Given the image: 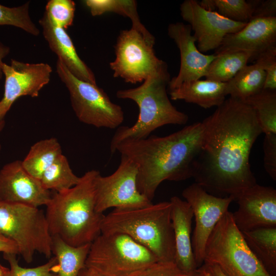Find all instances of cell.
<instances>
[{"label": "cell", "instance_id": "6da1fadb", "mask_svg": "<svg viewBox=\"0 0 276 276\" xmlns=\"http://www.w3.org/2000/svg\"><path fill=\"white\" fill-rule=\"evenodd\" d=\"M202 123L201 149L192 177L207 192L234 199L257 183L249 155L262 131L255 111L245 102L229 97Z\"/></svg>", "mask_w": 276, "mask_h": 276}, {"label": "cell", "instance_id": "7a4b0ae2", "mask_svg": "<svg viewBox=\"0 0 276 276\" xmlns=\"http://www.w3.org/2000/svg\"><path fill=\"white\" fill-rule=\"evenodd\" d=\"M203 132L202 122L195 123L165 136L150 135L122 142L116 146L115 152L136 164L137 190L152 201L163 181H178L193 177Z\"/></svg>", "mask_w": 276, "mask_h": 276}, {"label": "cell", "instance_id": "3957f363", "mask_svg": "<svg viewBox=\"0 0 276 276\" xmlns=\"http://www.w3.org/2000/svg\"><path fill=\"white\" fill-rule=\"evenodd\" d=\"M99 172L88 171L74 187L52 194L45 212L52 237L79 246L91 244L101 234L105 215L96 209L95 179Z\"/></svg>", "mask_w": 276, "mask_h": 276}, {"label": "cell", "instance_id": "277c9868", "mask_svg": "<svg viewBox=\"0 0 276 276\" xmlns=\"http://www.w3.org/2000/svg\"><path fill=\"white\" fill-rule=\"evenodd\" d=\"M170 81L167 67L148 76L139 86L117 92V98L135 102L139 108V114L132 126L117 129L110 143L112 154L122 142L146 139L164 125L186 124L188 116L178 110L168 97L166 86Z\"/></svg>", "mask_w": 276, "mask_h": 276}, {"label": "cell", "instance_id": "5b68a950", "mask_svg": "<svg viewBox=\"0 0 276 276\" xmlns=\"http://www.w3.org/2000/svg\"><path fill=\"white\" fill-rule=\"evenodd\" d=\"M113 232L129 236L152 252L158 261H174L170 201L132 209H114L105 215L101 233Z\"/></svg>", "mask_w": 276, "mask_h": 276}, {"label": "cell", "instance_id": "8992f818", "mask_svg": "<svg viewBox=\"0 0 276 276\" xmlns=\"http://www.w3.org/2000/svg\"><path fill=\"white\" fill-rule=\"evenodd\" d=\"M203 263L217 265L227 276H271L247 245L228 211L207 240Z\"/></svg>", "mask_w": 276, "mask_h": 276}, {"label": "cell", "instance_id": "52a82bcc", "mask_svg": "<svg viewBox=\"0 0 276 276\" xmlns=\"http://www.w3.org/2000/svg\"><path fill=\"white\" fill-rule=\"evenodd\" d=\"M0 235L16 244L27 263L36 253L51 258L52 236L45 212L39 208L0 200Z\"/></svg>", "mask_w": 276, "mask_h": 276}, {"label": "cell", "instance_id": "ba28073f", "mask_svg": "<svg viewBox=\"0 0 276 276\" xmlns=\"http://www.w3.org/2000/svg\"><path fill=\"white\" fill-rule=\"evenodd\" d=\"M158 261L126 234L101 233L90 244L85 266L103 276H129Z\"/></svg>", "mask_w": 276, "mask_h": 276}, {"label": "cell", "instance_id": "9c48e42d", "mask_svg": "<svg viewBox=\"0 0 276 276\" xmlns=\"http://www.w3.org/2000/svg\"><path fill=\"white\" fill-rule=\"evenodd\" d=\"M56 68L69 92L72 107L81 122L109 129L121 125L124 118L122 107L113 103L102 88L77 78L58 59Z\"/></svg>", "mask_w": 276, "mask_h": 276}, {"label": "cell", "instance_id": "30bf717a", "mask_svg": "<svg viewBox=\"0 0 276 276\" xmlns=\"http://www.w3.org/2000/svg\"><path fill=\"white\" fill-rule=\"evenodd\" d=\"M154 43L152 35L145 34L134 27L121 31L115 45L116 58L109 63L113 77L135 84L168 67L155 55Z\"/></svg>", "mask_w": 276, "mask_h": 276}, {"label": "cell", "instance_id": "8fae6325", "mask_svg": "<svg viewBox=\"0 0 276 276\" xmlns=\"http://www.w3.org/2000/svg\"><path fill=\"white\" fill-rule=\"evenodd\" d=\"M137 173L136 164L122 154L120 165L112 174L103 176L99 172L95 179L96 211L103 213L111 208L132 209L152 203L137 190Z\"/></svg>", "mask_w": 276, "mask_h": 276}, {"label": "cell", "instance_id": "7c38bea8", "mask_svg": "<svg viewBox=\"0 0 276 276\" xmlns=\"http://www.w3.org/2000/svg\"><path fill=\"white\" fill-rule=\"evenodd\" d=\"M182 195L191 207L195 218L192 244L198 267L203 263L205 245L210 235L221 218L228 211L234 199L231 196H214L195 182L185 189Z\"/></svg>", "mask_w": 276, "mask_h": 276}, {"label": "cell", "instance_id": "4fadbf2b", "mask_svg": "<svg viewBox=\"0 0 276 276\" xmlns=\"http://www.w3.org/2000/svg\"><path fill=\"white\" fill-rule=\"evenodd\" d=\"M4 92L0 100V119H4L13 104L19 98L37 97L40 90L50 81L53 72L47 63H30L12 59L3 64Z\"/></svg>", "mask_w": 276, "mask_h": 276}, {"label": "cell", "instance_id": "5bb4252c", "mask_svg": "<svg viewBox=\"0 0 276 276\" xmlns=\"http://www.w3.org/2000/svg\"><path fill=\"white\" fill-rule=\"evenodd\" d=\"M180 12L194 32L197 48L202 53L217 50L226 35L240 31L247 23L234 21L216 11L206 10L196 0L183 1Z\"/></svg>", "mask_w": 276, "mask_h": 276}, {"label": "cell", "instance_id": "9a60e30c", "mask_svg": "<svg viewBox=\"0 0 276 276\" xmlns=\"http://www.w3.org/2000/svg\"><path fill=\"white\" fill-rule=\"evenodd\" d=\"M234 200L239 208L232 214L240 231L276 227V190L273 187L256 183L238 194Z\"/></svg>", "mask_w": 276, "mask_h": 276}, {"label": "cell", "instance_id": "2e32d148", "mask_svg": "<svg viewBox=\"0 0 276 276\" xmlns=\"http://www.w3.org/2000/svg\"><path fill=\"white\" fill-rule=\"evenodd\" d=\"M52 195L26 171L21 160L9 162L0 170V200L39 208L46 206Z\"/></svg>", "mask_w": 276, "mask_h": 276}, {"label": "cell", "instance_id": "e0dca14e", "mask_svg": "<svg viewBox=\"0 0 276 276\" xmlns=\"http://www.w3.org/2000/svg\"><path fill=\"white\" fill-rule=\"evenodd\" d=\"M190 25L181 22L170 24L168 34L176 43L180 52V65L177 75L169 83L172 90L184 83L200 79L205 77L208 68L217 55H205L196 45V40L192 34Z\"/></svg>", "mask_w": 276, "mask_h": 276}, {"label": "cell", "instance_id": "ac0fdd59", "mask_svg": "<svg viewBox=\"0 0 276 276\" xmlns=\"http://www.w3.org/2000/svg\"><path fill=\"white\" fill-rule=\"evenodd\" d=\"M276 47V17L254 18L240 31L226 35L215 54L229 51H244L253 54L252 59Z\"/></svg>", "mask_w": 276, "mask_h": 276}, {"label": "cell", "instance_id": "d6986e66", "mask_svg": "<svg viewBox=\"0 0 276 276\" xmlns=\"http://www.w3.org/2000/svg\"><path fill=\"white\" fill-rule=\"evenodd\" d=\"M39 23L49 48L67 70L76 77L97 84L94 74L78 56L73 42L65 30L54 25L44 12Z\"/></svg>", "mask_w": 276, "mask_h": 276}, {"label": "cell", "instance_id": "ffe728a7", "mask_svg": "<svg viewBox=\"0 0 276 276\" xmlns=\"http://www.w3.org/2000/svg\"><path fill=\"white\" fill-rule=\"evenodd\" d=\"M170 202L175 244L174 262L183 270H194L198 267L192 244V209L186 201L177 196L172 197Z\"/></svg>", "mask_w": 276, "mask_h": 276}, {"label": "cell", "instance_id": "44dd1931", "mask_svg": "<svg viewBox=\"0 0 276 276\" xmlns=\"http://www.w3.org/2000/svg\"><path fill=\"white\" fill-rule=\"evenodd\" d=\"M226 83L197 80L182 84L170 90L173 100H183L205 108L220 106L225 100Z\"/></svg>", "mask_w": 276, "mask_h": 276}, {"label": "cell", "instance_id": "7402d4cb", "mask_svg": "<svg viewBox=\"0 0 276 276\" xmlns=\"http://www.w3.org/2000/svg\"><path fill=\"white\" fill-rule=\"evenodd\" d=\"M257 258L271 276H276V227L241 232Z\"/></svg>", "mask_w": 276, "mask_h": 276}, {"label": "cell", "instance_id": "603a6c76", "mask_svg": "<svg viewBox=\"0 0 276 276\" xmlns=\"http://www.w3.org/2000/svg\"><path fill=\"white\" fill-rule=\"evenodd\" d=\"M265 77V71L259 63L247 64L226 82V94L244 101L263 90Z\"/></svg>", "mask_w": 276, "mask_h": 276}, {"label": "cell", "instance_id": "cb8c5ba5", "mask_svg": "<svg viewBox=\"0 0 276 276\" xmlns=\"http://www.w3.org/2000/svg\"><path fill=\"white\" fill-rule=\"evenodd\" d=\"M62 154L61 147L57 139H45L31 147L21 163L29 174L40 181L44 172Z\"/></svg>", "mask_w": 276, "mask_h": 276}, {"label": "cell", "instance_id": "d4e9b609", "mask_svg": "<svg viewBox=\"0 0 276 276\" xmlns=\"http://www.w3.org/2000/svg\"><path fill=\"white\" fill-rule=\"evenodd\" d=\"M90 244L73 246L52 237V253L57 261V276H78L85 266Z\"/></svg>", "mask_w": 276, "mask_h": 276}, {"label": "cell", "instance_id": "484cf974", "mask_svg": "<svg viewBox=\"0 0 276 276\" xmlns=\"http://www.w3.org/2000/svg\"><path fill=\"white\" fill-rule=\"evenodd\" d=\"M210 63L205 80L226 83L231 80L253 58L250 52L229 51L216 54Z\"/></svg>", "mask_w": 276, "mask_h": 276}, {"label": "cell", "instance_id": "4316f807", "mask_svg": "<svg viewBox=\"0 0 276 276\" xmlns=\"http://www.w3.org/2000/svg\"><path fill=\"white\" fill-rule=\"evenodd\" d=\"M80 178L73 172L66 157L62 154L44 172L40 181L46 190L60 192L75 186Z\"/></svg>", "mask_w": 276, "mask_h": 276}, {"label": "cell", "instance_id": "83f0119b", "mask_svg": "<svg viewBox=\"0 0 276 276\" xmlns=\"http://www.w3.org/2000/svg\"><path fill=\"white\" fill-rule=\"evenodd\" d=\"M243 102L254 110L262 132L276 134V90H263Z\"/></svg>", "mask_w": 276, "mask_h": 276}, {"label": "cell", "instance_id": "f1b7e54d", "mask_svg": "<svg viewBox=\"0 0 276 276\" xmlns=\"http://www.w3.org/2000/svg\"><path fill=\"white\" fill-rule=\"evenodd\" d=\"M84 4L93 16L113 12L129 17L132 27L143 33L149 31L141 23L137 11V4L133 0H86Z\"/></svg>", "mask_w": 276, "mask_h": 276}, {"label": "cell", "instance_id": "f546056e", "mask_svg": "<svg viewBox=\"0 0 276 276\" xmlns=\"http://www.w3.org/2000/svg\"><path fill=\"white\" fill-rule=\"evenodd\" d=\"M29 2L13 7L0 4V26H12L33 36L39 35L40 31L29 15Z\"/></svg>", "mask_w": 276, "mask_h": 276}, {"label": "cell", "instance_id": "4dcf8cb0", "mask_svg": "<svg viewBox=\"0 0 276 276\" xmlns=\"http://www.w3.org/2000/svg\"><path fill=\"white\" fill-rule=\"evenodd\" d=\"M215 11L234 21L248 22L252 17L253 1L214 0Z\"/></svg>", "mask_w": 276, "mask_h": 276}, {"label": "cell", "instance_id": "1f68e13d", "mask_svg": "<svg viewBox=\"0 0 276 276\" xmlns=\"http://www.w3.org/2000/svg\"><path fill=\"white\" fill-rule=\"evenodd\" d=\"M76 5L72 0H50L44 12L55 26L66 29L73 25Z\"/></svg>", "mask_w": 276, "mask_h": 276}, {"label": "cell", "instance_id": "d6a6232c", "mask_svg": "<svg viewBox=\"0 0 276 276\" xmlns=\"http://www.w3.org/2000/svg\"><path fill=\"white\" fill-rule=\"evenodd\" d=\"M10 268L7 276H57V261L55 257L50 258L45 263L32 267L25 268L20 266L17 255L3 254Z\"/></svg>", "mask_w": 276, "mask_h": 276}, {"label": "cell", "instance_id": "836d02e7", "mask_svg": "<svg viewBox=\"0 0 276 276\" xmlns=\"http://www.w3.org/2000/svg\"><path fill=\"white\" fill-rule=\"evenodd\" d=\"M203 266L186 271L179 268L174 261H157L129 276H204Z\"/></svg>", "mask_w": 276, "mask_h": 276}, {"label": "cell", "instance_id": "e575fe53", "mask_svg": "<svg viewBox=\"0 0 276 276\" xmlns=\"http://www.w3.org/2000/svg\"><path fill=\"white\" fill-rule=\"evenodd\" d=\"M265 72L263 90H276V47L260 54L256 59Z\"/></svg>", "mask_w": 276, "mask_h": 276}, {"label": "cell", "instance_id": "d590c367", "mask_svg": "<svg viewBox=\"0 0 276 276\" xmlns=\"http://www.w3.org/2000/svg\"><path fill=\"white\" fill-rule=\"evenodd\" d=\"M264 164L266 171L276 180V134H265L263 142Z\"/></svg>", "mask_w": 276, "mask_h": 276}, {"label": "cell", "instance_id": "8d00e7d4", "mask_svg": "<svg viewBox=\"0 0 276 276\" xmlns=\"http://www.w3.org/2000/svg\"><path fill=\"white\" fill-rule=\"evenodd\" d=\"M253 2L254 9L252 18L276 17L275 0H254Z\"/></svg>", "mask_w": 276, "mask_h": 276}, {"label": "cell", "instance_id": "74e56055", "mask_svg": "<svg viewBox=\"0 0 276 276\" xmlns=\"http://www.w3.org/2000/svg\"><path fill=\"white\" fill-rule=\"evenodd\" d=\"M19 255L18 247L11 240L0 235V252Z\"/></svg>", "mask_w": 276, "mask_h": 276}, {"label": "cell", "instance_id": "f35d334b", "mask_svg": "<svg viewBox=\"0 0 276 276\" xmlns=\"http://www.w3.org/2000/svg\"><path fill=\"white\" fill-rule=\"evenodd\" d=\"M10 52V47L0 42V80L4 76L2 68L3 64L4 63L3 60L8 55Z\"/></svg>", "mask_w": 276, "mask_h": 276}, {"label": "cell", "instance_id": "ab89813d", "mask_svg": "<svg viewBox=\"0 0 276 276\" xmlns=\"http://www.w3.org/2000/svg\"><path fill=\"white\" fill-rule=\"evenodd\" d=\"M203 265L209 272L211 276H227L216 265L204 264Z\"/></svg>", "mask_w": 276, "mask_h": 276}, {"label": "cell", "instance_id": "60d3db41", "mask_svg": "<svg viewBox=\"0 0 276 276\" xmlns=\"http://www.w3.org/2000/svg\"><path fill=\"white\" fill-rule=\"evenodd\" d=\"M78 276H103L94 269L86 266L83 268L79 273Z\"/></svg>", "mask_w": 276, "mask_h": 276}, {"label": "cell", "instance_id": "b9f144b4", "mask_svg": "<svg viewBox=\"0 0 276 276\" xmlns=\"http://www.w3.org/2000/svg\"><path fill=\"white\" fill-rule=\"evenodd\" d=\"M9 271V268L0 264V276H7Z\"/></svg>", "mask_w": 276, "mask_h": 276}, {"label": "cell", "instance_id": "7bdbcfd3", "mask_svg": "<svg viewBox=\"0 0 276 276\" xmlns=\"http://www.w3.org/2000/svg\"><path fill=\"white\" fill-rule=\"evenodd\" d=\"M5 121L4 119H0V133L3 130L5 127Z\"/></svg>", "mask_w": 276, "mask_h": 276}, {"label": "cell", "instance_id": "ee69618b", "mask_svg": "<svg viewBox=\"0 0 276 276\" xmlns=\"http://www.w3.org/2000/svg\"><path fill=\"white\" fill-rule=\"evenodd\" d=\"M204 268V270H205V272H204V276H211L209 272L208 271V270L206 269V268L205 267V266L203 265H202Z\"/></svg>", "mask_w": 276, "mask_h": 276}, {"label": "cell", "instance_id": "f6af8a7d", "mask_svg": "<svg viewBox=\"0 0 276 276\" xmlns=\"http://www.w3.org/2000/svg\"><path fill=\"white\" fill-rule=\"evenodd\" d=\"M1 148H2V146H1V144H0V151H1Z\"/></svg>", "mask_w": 276, "mask_h": 276}]
</instances>
